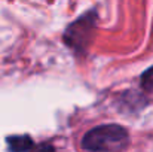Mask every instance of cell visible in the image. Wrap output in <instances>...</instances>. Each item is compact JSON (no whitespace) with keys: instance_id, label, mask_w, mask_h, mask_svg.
<instances>
[{"instance_id":"cell-3","label":"cell","mask_w":153,"mask_h":152,"mask_svg":"<svg viewBox=\"0 0 153 152\" xmlns=\"http://www.w3.org/2000/svg\"><path fill=\"white\" fill-rule=\"evenodd\" d=\"M7 146H9L10 152H28L34 148V142L27 134L10 136V137H7Z\"/></svg>"},{"instance_id":"cell-4","label":"cell","mask_w":153,"mask_h":152,"mask_svg":"<svg viewBox=\"0 0 153 152\" xmlns=\"http://www.w3.org/2000/svg\"><path fill=\"white\" fill-rule=\"evenodd\" d=\"M141 85H143L144 88H147V90L153 88V67L147 69V70L143 73V76H141Z\"/></svg>"},{"instance_id":"cell-1","label":"cell","mask_w":153,"mask_h":152,"mask_svg":"<svg viewBox=\"0 0 153 152\" xmlns=\"http://www.w3.org/2000/svg\"><path fill=\"white\" fill-rule=\"evenodd\" d=\"M128 131L116 124H105L89 130L82 139V148L88 152H122L128 146Z\"/></svg>"},{"instance_id":"cell-5","label":"cell","mask_w":153,"mask_h":152,"mask_svg":"<svg viewBox=\"0 0 153 152\" xmlns=\"http://www.w3.org/2000/svg\"><path fill=\"white\" fill-rule=\"evenodd\" d=\"M31 152H55V149L49 143H42V145L36 146L34 149H31Z\"/></svg>"},{"instance_id":"cell-2","label":"cell","mask_w":153,"mask_h":152,"mask_svg":"<svg viewBox=\"0 0 153 152\" xmlns=\"http://www.w3.org/2000/svg\"><path fill=\"white\" fill-rule=\"evenodd\" d=\"M95 21H97V13L94 10L88 12L83 16H80L79 19H76L65 30V34H64L65 43L73 49L83 51L92 39Z\"/></svg>"}]
</instances>
